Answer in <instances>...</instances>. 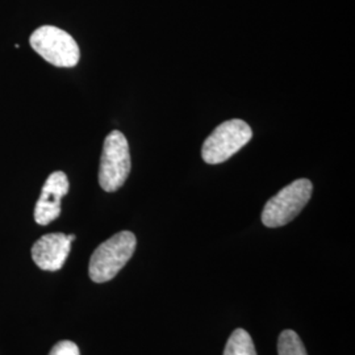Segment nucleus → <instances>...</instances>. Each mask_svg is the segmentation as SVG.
I'll return each instance as SVG.
<instances>
[{"mask_svg": "<svg viewBox=\"0 0 355 355\" xmlns=\"http://www.w3.org/2000/svg\"><path fill=\"white\" fill-rule=\"evenodd\" d=\"M130 153L127 137L119 132H111L103 145L99 167V184L105 192L121 189L130 173Z\"/></svg>", "mask_w": 355, "mask_h": 355, "instance_id": "nucleus-5", "label": "nucleus"}, {"mask_svg": "<svg viewBox=\"0 0 355 355\" xmlns=\"http://www.w3.org/2000/svg\"><path fill=\"white\" fill-rule=\"evenodd\" d=\"M253 137V130L240 119L224 121L204 141L202 157L208 165L228 161Z\"/></svg>", "mask_w": 355, "mask_h": 355, "instance_id": "nucleus-3", "label": "nucleus"}, {"mask_svg": "<svg viewBox=\"0 0 355 355\" xmlns=\"http://www.w3.org/2000/svg\"><path fill=\"white\" fill-rule=\"evenodd\" d=\"M49 355H80L79 347L71 341H61L53 346Z\"/></svg>", "mask_w": 355, "mask_h": 355, "instance_id": "nucleus-10", "label": "nucleus"}, {"mask_svg": "<svg viewBox=\"0 0 355 355\" xmlns=\"http://www.w3.org/2000/svg\"><path fill=\"white\" fill-rule=\"evenodd\" d=\"M69 179L64 171H54L46 179L35 207V221L48 225L61 215V200L69 192Z\"/></svg>", "mask_w": 355, "mask_h": 355, "instance_id": "nucleus-6", "label": "nucleus"}, {"mask_svg": "<svg viewBox=\"0 0 355 355\" xmlns=\"http://www.w3.org/2000/svg\"><path fill=\"white\" fill-rule=\"evenodd\" d=\"M313 186L308 179H297L272 196L262 211V223L267 228H279L299 215L312 196Z\"/></svg>", "mask_w": 355, "mask_h": 355, "instance_id": "nucleus-2", "label": "nucleus"}, {"mask_svg": "<svg viewBox=\"0 0 355 355\" xmlns=\"http://www.w3.org/2000/svg\"><path fill=\"white\" fill-rule=\"evenodd\" d=\"M29 44L46 62L57 67H74L80 58L74 37L57 26H40L31 35Z\"/></svg>", "mask_w": 355, "mask_h": 355, "instance_id": "nucleus-4", "label": "nucleus"}, {"mask_svg": "<svg viewBox=\"0 0 355 355\" xmlns=\"http://www.w3.org/2000/svg\"><path fill=\"white\" fill-rule=\"evenodd\" d=\"M224 355H257L250 334L245 329H236L229 337Z\"/></svg>", "mask_w": 355, "mask_h": 355, "instance_id": "nucleus-8", "label": "nucleus"}, {"mask_svg": "<svg viewBox=\"0 0 355 355\" xmlns=\"http://www.w3.org/2000/svg\"><path fill=\"white\" fill-rule=\"evenodd\" d=\"M279 355H308L302 338L293 330H283L278 340Z\"/></svg>", "mask_w": 355, "mask_h": 355, "instance_id": "nucleus-9", "label": "nucleus"}, {"mask_svg": "<svg viewBox=\"0 0 355 355\" xmlns=\"http://www.w3.org/2000/svg\"><path fill=\"white\" fill-rule=\"evenodd\" d=\"M71 241L64 233H51L38 239L32 246V258L41 270L58 271L64 267Z\"/></svg>", "mask_w": 355, "mask_h": 355, "instance_id": "nucleus-7", "label": "nucleus"}, {"mask_svg": "<svg viewBox=\"0 0 355 355\" xmlns=\"http://www.w3.org/2000/svg\"><path fill=\"white\" fill-rule=\"evenodd\" d=\"M137 246L136 236L123 230L110 240L101 243L89 259V278L95 283H105L114 279L119 271L127 265Z\"/></svg>", "mask_w": 355, "mask_h": 355, "instance_id": "nucleus-1", "label": "nucleus"}]
</instances>
